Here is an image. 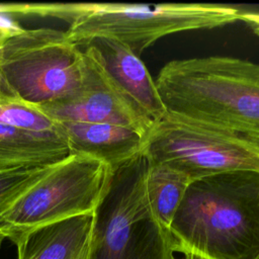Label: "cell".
<instances>
[{"label":"cell","instance_id":"cell-1","mask_svg":"<svg viewBox=\"0 0 259 259\" xmlns=\"http://www.w3.org/2000/svg\"><path fill=\"white\" fill-rule=\"evenodd\" d=\"M175 253L204 259H259V172L194 180L172 220Z\"/></svg>","mask_w":259,"mask_h":259},{"label":"cell","instance_id":"cell-12","mask_svg":"<svg viewBox=\"0 0 259 259\" xmlns=\"http://www.w3.org/2000/svg\"><path fill=\"white\" fill-rule=\"evenodd\" d=\"M70 155L65 136L0 123V171L54 165Z\"/></svg>","mask_w":259,"mask_h":259},{"label":"cell","instance_id":"cell-7","mask_svg":"<svg viewBox=\"0 0 259 259\" xmlns=\"http://www.w3.org/2000/svg\"><path fill=\"white\" fill-rule=\"evenodd\" d=\"M142 155L150 164L169 166L192 181L234 171L259 172V145L168 111L152 124Z\"/></svg>","mask_w":259,"mask_h":259},{"label":"cell","instance_id":"cell-6","mask_svg":"<svg viewBox=\"0 0 259 259\" xmlns=\"http://www.w3.org/2000/svg\"><path fill=\"white\" fill-rule=\"evenodd\" d=\"M112 174V169L99 160L70 154L0 215V230L15 245L37 228L94 212Z\"/></svg>","mask_w":259,"mask_h":259},{"label":"cell","instance_id":"cell-18","mask_svg":"<svg viewBox=\"0 0 259 259\" xmlns=\"http://www.w3.org/2000/svg\"><path fill=\"white\" fill-rule=\"evenodd\" d=\"M1 15H4V14H1ZM15 26H17V24L11 22L9 19H8V20H4V18L0 16V45H1V41H2L3 36H4L10 29H12V28L15 27Z\"/></svg>","mask_w":259,"mask_h":259},{"label":"cell","instance_id":"cell-8","mask_svg":"<svg viewBox=\"0 0 259 259\" xmlns=\"http://www.w3.org/2000/svg\"><path fill=\"white\" fill-rule=\"evenodd\" d=\"M83 80L76 92L38 108L56 122L111 123L145 135L152 123L119 93L100 64L85 48Z\"/></svg>","mask_w":259,"mask_h":259},{"label":"cell","instance_id":"cell-14","mask_svg":"<svg viewBox=\"0 0 259 259\" xmlns=\"http://www.w3.org/2000/svg\"><path fill=\"white\" fill-rule=\"evenodd\" d=\"M0 123L34 133H58L63 130L37 106L11 96L0 89Z\"/></svg>","mask_w":259,"mask_h":259},{"label":"cell","instance_id":"cell-13","mask_svg":"<svg viewBox=\"0 0 259 259\" xmlns=\"http://www.w3.org/2000/svg\"><path fill=\"white\" fill-rule=\"evenodd\" d=\"M192 180L163 164H150L145 179L146 197L156 222L169 231L172 220Z\"/></svg>","mask_w":259,"mask_h":259},{"label":"cell","instance_id":"cell-3","mask_svg":"<svg viewBox=\"0 0 259 259\" xmlns=\"http://www.w3.org/2000/svg\"><path fill=\"white\" fill-rule=\"evenodd\" d=\"M242 11L208 3H78L70 4L68 37L83 46L95 37L114 38L138 57L154 41L171 33L223 26Z\"/></svg>","mask_w":259,"mask_h":259},{"label":"cell","instance_id":"cell-9","mask_svg":"<svg viewBox=\"0 0 259 259\" xmlns=\"http://www.w3.org/2000/svg\"><path fill=\"white\" fill-rule=\"evenodd\" d=\"M80 47L92 54L119 93L152 124L166 114L155 81L130 48L110 37H95Z\"/></svg>","mask_w":259,"mask_h":259},{"label":"cell","instance_id":"cell-2","mask_svg":"<svg viewBox=\"0 0 259 259\" xmlns=\"http://www.w3.org/2000/svg\"><path fill=\"white\" fill-rule=\"evenodd\" d=\"M155 83L168 112L259 145V64L222 56L175 60Z\"/></svg>","mask_w":259,"mask_h":259},{"label":"cell","instance_id":"cell-19","mask_svg":"<svg viewBox=\"0 0 259 259\" xmlns=\"http://www.w3.org/2000/svg\"><path fill=\"white\" fill-rule=\"evenodd\" d=\"M90 246H91V244H90ZM90 246H89L77 259H88V257H89V252H90Z\"/></svg>","mask_w":259,"mask_h":259},{"label":"cell","instance_id":"cell-10","mask_svg":"<svg viewBox=\"0 0 259 259\" xmlns=\"http://www.w3.org/2000/svg\"><path fill=\"white\" fill-rule=\"evenodd\" d=\"M70 154L84 155L107 164L112 171L142 154L146 135L111 123H60Z\"/></svg>","mask_w":259,"mask_h":259},{"label":"cell","instance_id":"cell-4","mask_svg":"<svg viewBox=\"0 0 259 259\" xmlns=\"http://www.w3.org/2000/svg\"><path fill=\"white\" fill-rule=\"evenodd\" d=\"M84 54L66 30L19 25L0 45V89L37 107L70 96L80 87Z\"/></svg>","mask_w":259,"mask_h":259},{"label":"cell","instance_id":"cell-5","mask_svg":"<svg viewBox=\"0 0 259 259\" xmlns=\"http://www.w3.org/2000/svg\"><path fill=\"white\" fill-rule=\"evenodd\" d=\"M147 159L116 169L95 209L88 259H173L170 232L154 219L146 197Z\"/></svg>","mask_w":259,"mask_h":259},{"label":"cell","instance_id":"cell-17","mask_svg":"<svg viewBox=\"0 0 259 259\" xmlns=\"http://www.w3.org/2000/svg\"><path fill=\"white\" fill-rule=\"evenodd\" d=\"M240 19L245 21L259 35V12H242Z\"/></svg>","mask_w":259,"mask_h":259},{"label":"cell","instance_id":"cell-16","mask_svg":"<svg viewBox=\"0 0 259 259\" xmlns=\"http://www.w3.org/2000/svg\"><path fill=\"white\" fill-rule=\"evenodd\" d=\"M35 4H0V14H34Z\"/></svg>","mask_w":259,"mask_h":259},{"label":"cell","instance_id":"cell-20","mask_svg":"<svg viewBox=\"0 0 259 259\" xmlns=\"http://www.w3.org/2000/svg\"><path fill=\"white\" fill-rule=\"evenodd\" d=\"M6 238H5V236H4V234L2 233V231L0 230V249H1V246H2V243H3V241L5 240Z\"/></svg>","mask_w":259,"mask_h":259},{"label":"cell","instance_id":"cell-11","mask_svg":"<svg viewBox=\"0 0 259 259\" xmlns=\"http://www.w3.org/2000/svg\"><path fill=\"white\" fill-rule=\"evenodd\" d=\"M95 211L33 230L19 240L18 259H77L91 244Z\"/></svg>","mask_w":259,"mask_h":259},{"label":"cell","instance_id":"cell-15","mask_svg":"<svg viewBox=\"0 0 259 259\" xmlns=\"http://www.w3.org/2000/svg\"><path fill=\"white\" fill-rule=\"evenodd\" d=\"M52 166L0 171V215L39 180Z\"/></svg>","mask_w":259,"mask_h":259}]
</instances>
